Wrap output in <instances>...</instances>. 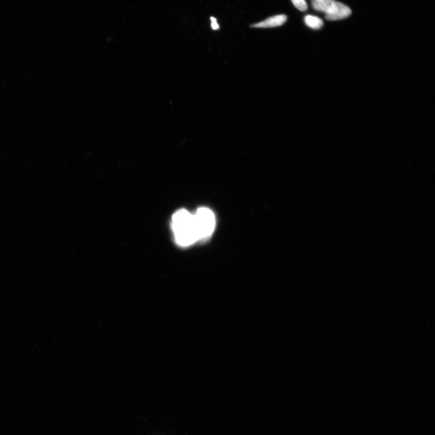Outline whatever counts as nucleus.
I'll list each match as a JSON object with an SVG mask.
<instances>
[{
	"label": "nucleus",
	"instance_id": "obj_1",
	"mask_svg": "<svg viewBox=\"0 0 435 435\" xmlns=\"http://www.w3.org/2000/svg\"><path fill=\"white\" fill-rule=\"evenodd\" d=\"M172 228L176 242L187 247L199 241L195 225L194 215L181 209L175 213L172 217Z\"/></svg>",
	"mask_w": 435,
	"mask_h": 435
},
{
	"label": "nucleus",
	"instance_id": "obj_2",
	"mask_svg": "<svg viewBox=\"0 0 435 435\" xmlns=\"http://www.w3.org/2000/svg\"><path fill=\"white\" fill-rule=\"evenodd\" d=\"M312 6L315 10L324 12L325 18L329 21L345 19L352 13L348 6L336 0H313Z\"/></svg>",
	"mask_w": 435,
	"mask_h": 435
},
{
	"label": "nucleus",
	"instance_id": "obj_3",
	"mask_svg": "<svg viewBox=\"0 0 435 435\" xmlns=\"http://www.w3.org/2000/svg\"><path fill=\"white\" fill-rule=\"evenodd\" d=\"M198 239L204 240L211 236L215 226V218L211 210L202 208L194 215Z\"/></svg>",
	"mask_w": 435,
	"mask_h": 435
},
{
	"label": "nucleus",
	"instance_id": "obj_4",
	"mask_svg": "<svg viewBox=\"0 0 435 435\" xmlns=\"http://www.w3.org/2000/svg\"><path fill=\"white\" fill-rule=\"evenodd\" d=\"M287 17L285 15H276L272 17L267 18L262 22L255 24L252 27L256 28H269V27H275L281 26L287 21Z\"/></svg>",
	"mask_w": 435,
	"mask_h": 435
},
{
	"label": "nucleus",
	"instance_id": "obj_5",
	"mask_svg": "<svg viewBox=\"0 0 435 435\" xmlns=\"http://www.w3.org/2000/svg\"><path fill=\"white\" fill-rule=\"evenodd\" d=\"M305 23L306 26L313 29H319L324 26V21L321 18L310 15L305 17Z\"/></svg>",
	"mask_w": 435,
	"mask_h": 435
},
{
	"label": "nucleus",
	"instance_id": "obj_6",
	"mask_svg": "<svg viewBox=\"0 0 435 435\" xmlns=\"http://www.w3.org/2000/svg\"><path fill=\"white\" fill-rule=\"evenodd\" d=\"M291 2L295 7L300 11L305 12L308 9L305 0H291Z\"/></svg>",
	"mask_w": 435,
	"mask_h": 435
},
{
	"label": "nucleus",
	"instance_id": "obj_7",
	"mask_svg": "<svg viewBox=\"0 0 435 435\" xmlns=\"http://www.w3.org/2000/svg\"><path fill=\"white\" fill-rule=\"evenodd\" d=\"M212 21V27L213 29L217 30L219 29V26L218 23H217V20L215 19L214 17H211V18Z\"/></svg>",
	"mask_w": 435,
	"mask_h": 435
},
{
	"label": "nucleus",
	"instance_id": "obj_8",
	"mask_svg": "<svg viewBox=\"0 0 435 435\" xmlns=\"http://www.w3.org/2000/svg\"><path fill=\"white\" fill-rule=\"evenodd\" d=\"M315 1H319V0H315Z\"/></svg>",
	"mask_w": 435,
	"mask_h": 435
}]
</instances>
